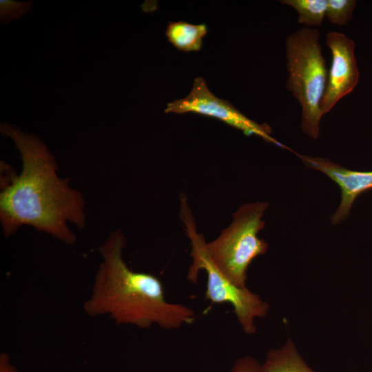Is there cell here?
<instances>
[{
    "label": "cell",
    "instance_id": "6da1fadb",
    "mask_svg": "<svg viewBox=\"0 0 372 372\" xmlns=\"http://www.w3.org/2000/svg\"><path fill=\"white\" fill-rule=\"evenodd\" d=\"M1 133L10 137L21 154L23 167L0 194V220L4 236L22 225H30L66 244L76 240L68 222L85 224L84 200L68 179L60 178L54 157L36 135L1 122Z\"/></svg>",
    "mask_w": 372,
    "mask_h": 372
},
{
    "label": "cell",
    "instance_id": "7a4b0ae2",
    "mask_svg": "<svg viewBox=\"0 0 372 372\" xmlns=\"http://www.w3.org/2000/svg\"><path fill=\"white\" fill-rule=\"evenodd\" d=\"M126 238L121 229L112 231L99 247L102 256L90 297L83 309L92 317L107 316L117 324L148 329L154 324L172 330L196 320L190 307L169 302L161 280L132 270L123 251Z\"/></svg>",
    "mask_w": 372,
    "mask_h": 372
},
{
    "label": "cell",
    "instance_id": "3957f363",
    "mask_svg": "<svg viewBox=\"0 0 372 372\" xmlns=\"http://www.w3.org/2000/svg\"><path fill=\"white\" fill-rule=\"evenodd\" d=\"M320 37L318 29L304 27L285 41L287 88L300 105L302 131L314 139L320 136V104L328 76Z\"/></svg>",
    "mask_w": 372,
    "mask_h": 372
},
{
    "label": "cell",
    "instance_id": "277c9868",
    "mask_svg": "<svg viewBox=\"0 0 372 372\" xmlns=\"http://www.w3.org/2000/svg\"><path fill=\"white\" fill-rule=\"evenodd\" d=\"M180 218L191 244L192 263L187 278L197 282L200 271L207 273L205 297L214 304H230L243 331L249 335L256 331L254 319L267 315L269 306L259 296L246 287H240L231 282L214 264L207 249L205 238L196 230V225L185 196L180 197Z\"/></svg>",
    "mask_w": 372,
    "mask_h": 372
},
{
    "label": "cell",
    "instance_id": "5b68a950",
    "mask_svg": "<svg viewBox=\"0 0 372 372\" xmlns=\"http://www.w3.org/2000/svg\"><path fill=\"white\" fill-rule=\"evenodd\" d=\"M267 207L265 202L244 204L233 214L231 225L215 240L206 243L211 261L238 287H246L249 265L267 250V243L258 236L265 227L262 218Z\"/></svg>",
    "mask_w": 372,
    "mask_h": 372
},
{
    "label": "cell",
    "instance_id": "8992f818",
    "mask_svg": "<svg viewBox=\"0 0 372 372\" xmlns=\"http://www.w3.org/2000/svg\"><path fill=\"white\" fill-rule=\"evenodd\" d=\"M165 113H195L219 119L240 130L246 136L255 135L266 142L287 148L271 136V128L247 118L229 101L216 96L202 77L195 79L192 89L185 98L167 103ZM288 149V148H287Z\"/></svg>",
    "mask_w": 372,
    "mask_h": 372
},
{
    "label": "cell",
    "instance_id": "52a82bcc",
    "mask_svg": "<svg viewBox=\"0 0 372 372\" xmlns=\"http://www.w3.org/2000/svg\"><path fill=\"white\" fill-rule=\"evenodd\" d=\"M326 43L331 50L332 61L320 104L322 115L351 92L360 78L353 41L342 32H329Z\"/></svg>",
    "mask_w": 372,
    "mask_h": 372
},
{
    "label": "cell",
    "instance_id": "ba28073f",
    "mask_svg": "<svg viewBox=\"0 0 372 372\" xmlns=\"http://www.w3.org/2000/svg\"><path fill=\"white\" fill-rule=\"evenodd\" d=\"M299 156L307 167L324 173L340 188L341 200L338 209L331 216L333 225L344 220L355 199L361 194L372 189V171L351 170L320 157Z\"/></svg>",
    "mask_w": 372,
    "mask_h": 372
},
{
    "label": "cell",
    "instance_id": "9c48e42d",
    "mask_svg": "<svg viewBox=\"0 0 372 372\" xmlns=\"http://www.w3.org/2000/svg\"><path fill=\"white\" fill-rule=\"evenodd\" d=\"M260 372H314L297 351L293 343L288 340L278 349L270 350Z\"/></svg>",
    "mask_w": 372,
    "mask_h": 372
},
{
    "label": "cell",
    "instance_id": "30bf717a",
    "mask_svg": "<svg viewBox=\"0 0 372 372\" xmlns=\"http://www.w3.org/2000/svg\"><path fill=\"white\" fill-rule=\"evenodd\" d=\"M207 33V26L203 23L194 25L181 21L169 22L165 32L168 41L184 52L200 50Z\"/></svg>",
    "mask_w": 372,
    "mask_h": 372
},
{
    "label": "cell",
    "instance_id": "8fae6325",
    "mask_svg": "<svg viewBox=\"0 0 372 372\" xmlns=\"http://www.w3.org/2000/svg\"><path fill=\"white\" fill-rule=\"evenodd\" d=\"M298 14V22L308 26H319L327 14V0H282Z\"/></svg>",
    "mask_w": 372,
    "mask_h": 372
},
{
    "label": "cell",
    "instance_id": "7c38bea8",
    "mask_svg": "<svg viewBox=\"0 0 372 372\" xmlns=\"http://www.w3.org/2000/svg\"><path fill=\"white\" fill-rule=\"evenodd\" d=\"M356 4L355 0H327L326 17L335 25H346L352 19Z\"/></svg>",
    "mask_w": 372,
    "mask_h": 372
},
{
    "label": "cell",
    "instance_id": "4fadbf2b",
    "mask_svg": "<svg viewBox=\"0 0 372 372\" xmlns=\"http://www.w3.org/2000/svg\"><path fill=\"white\" fill-rule=\"evenodd\" d=\"M32 4V1L18 2L12 0H1V23L8 25L11 21L21 18L31 10Z\"/></svg>",
    "mask_w": 372,
    "mask_h": 372
},
{
    "label": "cell",
    "instance_id": "5bb4252c",
    "mask_svg": "<svg viewBox=\"0 0 372 372\" xmlns=\"http://www.w3.org/2000/svg\"><path fill=\"white\" fill-rule=\"evenodd\" d=\"M261 364L251 356L239 358L234 364L230 372H260Z\"/></svg>",
    "mask_w": 372,
    "mask_h": 372
},
{
    "label": "cell",
    "instance_id": "9a60e30c",
    "mask_svg": "<svg viewBox=\"0 0 372 372\" xmlns=\"http://www.w3.org/2000/svg\"><path fill=\"white\" fill-rule=\"evenodd\" d=\"M0 372H18L11 364L8 355L5 353L0 356Z\"/></svg>",
    "mask_w": 372,
    "mask_h": 372
}]
</instances>
